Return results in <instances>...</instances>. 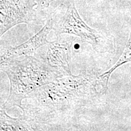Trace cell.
I'll list each match as a JSON object with an SVG mask.
<instances>
[{"mask_svg":"<svg viewBox=\"0 0 131 131\" xmlns=\"http://www.w3.org/2000/svg\"><path fill=\"white\" fill-rule=\"evenodd\" d=\"M101 74L84 70L78 75L58 78L35 90L23 103V115L52 129L51 124L90 107L105 95L108 86Z\"/></svg>","mask_w":131,"mask_h":131,"instance_id":"6da1fadb","label":"cell"},{"mask_svg":"<svg viewBox=\"0 0 131 131\" xmlns=\"http://www.w3.org/2000/svg\"><path fill=\"white\" fill-rule=\"evenodd\" d=\"M35 55L1 63V70L7 75L10 85L9 96L2 106L4 109L15 106L21 109L23 100L33 92L64 77L61 72L49 64L46 58Z\"/></svg>","mask_w":131,"mask_h":131,"instance_id":"7a4b0ae2","label":"cell"},{"mask_svg":"<svg viewBox=\"0 0 131 131\" xmlns=\"http://www.w3.org/2000/svg\"><path fill=\"white\" fill-rule=\"evenodd\" d=\"M49 19L52 29L57 36L63 34L77 36L82 41L92 45L96 51L103 49L104 37L81 19L73 2L60 6Z\"/></svg>","mask_w":131,"mask_h":131,"instance_id":"3957f363","label":"cell"},{"mask_svg":"<svg viewBox=\"0 0 131 131\" xmlns=\"http://www.w3.org/2000/svg\"><path fill=\"white\" fill-rule=\"evenodd\" d=\"M37 6L35 0H0V36L18 24H30Z\"/></svg>","mask_w":131,"mask_h":131,"instance_id":"277c9868","label":"cell"},{"mask_svg":"<svg viewBox=\"0 0 131 131\" xmlns=\"http://www.w3.org/2000/svg\"><path fill=\"white\" fill-rule=\"evenodd\" d=\"M74 38L66 40L60 35L57 40L49 42L46 54L47 61L51 66L56 68L64 76L72 75L71 72V49Z\"/></svg>","mask_w":131,"mask_h":131,"instance_id":"5b68a950","label":"cell"},{"mask_svg":"<svg viewBox=\"0 0 131 131\" xmlns=\"http://www.w3.org/2000/svg\"><path fill=\"white\" fill-rule=\"evenodd\" d=\"M51 30H52L51 23L49 18L45 26L27 41L16 47L3 49L1 52L0 63L16 59L23 55L32 56L36 55V51L38 49L44 45H48L49 41H47V36Z\"/></svg>","mask_w":131,"mask_h":131,"instance_id":"8992f818","label":"cell"},{"mask_svg":"<svg viewBox=\"0 0 131 131\" xmlns=\"http://www.w3.org/2000/svg\"><path fill=\"white\" fill-rule=\"evenodd\" d=\"M1 131H24V130H45L46 127L42 124L33 119L21 115L19 118H12L6 114L4 108L0 111Z\"/></svg>","mask_w":131,"mask_h":131,"instance_id":"52a82bcc","label":"cell"},{"mask_svg":"<svg viewBox=\"0 0 131 131\" xmlns=\"http://www.w3.org/2000/svg\"><path fill=\"white\" fill-rule=\"evenodd\" d=\"M127 62H131V32L130 34V37H129L128 42H127L126 46L125 47L123 53L122 55L118 61L116 63L114 66L112 67L111 69H109L107 72H104L103 74L100 75L101 78L106 85L108 86V81H109V78L113 72L116 69L118 68V67L123 64L124 63H126Z\"/></svg>","mask_w":131,"mask_h":131,"instance_id":"ba28073f","label":"cell"},{"mask_svg":"<svg viewBox=\"0 0 131 131\" xmlns=\"http://www.w3.org/2000/svg\"><path fill=\"white\" fill-rule=\"evenodd\" d=\"M37 3V9L41 10L48 7L50 3L55 0H35Z\"/></svg>","mask_w":131,"mask_h":131,"instance_id":"9c48e42d","label":"cell"}]
</instances>
